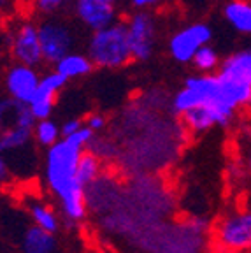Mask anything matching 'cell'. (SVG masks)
I'll use <instances>...</instances> for the list:
<instances>
[{"label":"cell","instance_id":"1","mask_svg":"<svg viewBox=\"0 0 251 253\" xmlns=\"http://www.w3.org/2000/svg\"><path fill=\"white\" fill-rule=\"evenodd\" d=\"M84 150L86 146L76 139L62 137L44 150L41 160L42 181L67 225H79L88 216L86 188L78 179V164Z\"/></svg>","mask_w":251,"mask_h":253},{"label":"cell","instance_id":"2","mask_svg":"<svg viewBox=\"0 0 251 253\" xmlns=\"http://www.w3.org/2000/svg\"><path fill=\"white\" fill-rule=\"evenodd\" d=\"M34 125L30 107L0 90V153L9 160L14 178L36 172L39 148L34 142Z\"/></svg>","mask_w":251,"mask_h":253},{"label":"cell","instance_id":"3","mask_svg":"<svg viewBox=\"0 0 251 253\" xmlns=\"http://www.w3.org/2000/svg\"><path fill=\"white\" fill-rule=\"evenodd\" d=\"M0 46H2L4 60L20 62L39 69L46 67L42 49H41L37 18L30 12L25 11L11 20L2 21Z\"/></svg>","mask_w":251,"mask_h":253},{"label":"cell","instance_id":"4","mask_svg":"<svg viewBox=\"0 0 251 253\" xmlns=\"http://www.w3.org/2000/svg\"><path fill=\"white\" fill-rule=\"evenodd\" d=\"M83 47L98 71H122L133 63L123 18L109 27L86 34Z\"/></svg>","mask_w":251,"mask_h":253},{"label":"cell","instance_id":"5","mask_svg":"<svg viewBox=\"0 0 251 253\" xmlns=\"http://www.w3.org/2000/svg\"><path fill=\"white\" fill-rule=\"evenodd\" d=\"M37 27L46 67H53L62 56L79 49L84 42V32L76 25L69 12L37 18Z\"/></svg>","mask_w":251,"mask_h":253},{"label":"cell","instance_id":"6","mask_svg":"<svg viewBox=\"0 0 251 253\" xmlns=\"http://www.w3.org/2000/svg\"><path fill=\"white\" fill-rule=\"evenodd\" d=\"M216 76L228 104L237 111L251 109V47L223 56Z\"/></svg>","mask_w":251,"mask_h":253},{"label":"cell","instance_id":"7","mask_svg":"<svg viewBox=\"0 0 251 253\" xmlns=\"http://www.w3.org/2000/svg\"><path fill=\"white\" fill-rule=\"evenodd\" d=\"M133 63H149L162 46L164 23L160 12L126 11L123 12Z\"/></svg>","mask_w":251,"mask_h":253},{"label":"cell","instance_id":"8","mask_svg":"<svg viewBox=\"0 0 251 253\" xmlns=\"http://www.w3.org/2000/svg\"><path fill=\"white\" fill-rule=\"evenodd\" d=\"M214 39V28L204 20L188 21L165 37V53L176 65H190L195 53Z\"/></svg>","mask_w":251,"mask_h":253},{"label":"cell","instance_id":"9","mask_svg":"<svg viewBox=\"0 0 251 253\" xmlns=\"http://www.w3.org/2000/svg\"><path fill=\"white\" fill-rule=\"evenodd\" d=\"M216 248L223 253H251V208H236L216 221Z\"/></svg>","mask_w":251,"mask_h":253},{"label":"cell","instance_id":"10","mask_svg":"<svg viewBox=\"0 0 251 253\" xmlns=\"http://www.w3.org/2000/svg\"><path fill=\"white\" fill-rule=\"evenodd\" d=\"M237 118V109L225 100H216L204 106L193 107L179 116L181 125L185 126L186 134L202 135L212 128H227Z\"/></svg>","mask_w":251,"mask_h":253},{"label":"cell","instance_id":"11","mask_svg":"<svg viewBox=\"0 0 251 253\" xmlns=\"http://www.w3.org/2000/svg\"><path fill=\"white\" fill-rule=\"evenodd\" d=\"M41 76L42 69L5 60L4 65H0V90L28 106L39 86Z\"/></svg>","mask_w":251,"mask_h":253},{"label":"cell","instance_id":"12","mask_svg":"<svg viewBox=\"0 0 251 253\" xmlns=\"http://www.w3.org/2000/svg\"><path fill=\"white\" fill-rule=\"evenodd\" d=\"M123 7L106 0H74L69 14L83 32H95L123 18Z\"/></svg>","mask_w":251,"mask_h":253},{"label":"cell","instance_id":"13","mask_svg":"<svg viewBox=\"0 0 251 253\" xmlns=\"http://www.w3.org/2000/svg\"><path fill=\"white\" fill-rule=\"evenodd\" d=\"M69 81L63 78L60 72H56L53 67H46L41 76L39 86L36 90V95L32 97L30 104V113L34 115L36 120L49 118L53 116V111L56 107V99L67 88Z\"/></svg>","mask_w":251,"mask_h":253},{"label":"cell","instance_id":"14","mask_svg":"<svg viewBox=\"0 0 251 253\" xmlns=\"http://www.w3.org/2000/svg\"><path fill=\"white\" fill-rule=\"evenodd\" d=\"M220 14L237 36L251 39V0H225Z\"/></svg>","mask_w":251,"mask_h":253},{"label":"cell","instance_id":"15","mask_svg":"<svg viewBox=\"0 0 251 253\" xmlns=\"http://www.w3.org/2000/svg\"><path fill=\"white\" fill-rule=\"evenodd\" d=\"M53 69L56 72H60L69 83H72V81H79V79H84L93 74L95 65L91 63L90 56L86 53L76 49V51H71L67 53L65 56H62L53 65Z\"/></svg>","mask_w":251,"mask_h":253},{"label":"cell","instance_id":"16","mask_svg":"<svg viewBox=\"0 0 251 253\" xmlns=\"http://www.w3.org/2000/svg\"><path fill=\"white\" fill-rule=\"evenodd\" d=\"M21 250L23 253H58V237L32 223L21 237Z\"/></svg>","mask_w":251,"mask_h":253},{"label":"cell","instance_id":"17","mask_svg":"<svg viewBox=\"0 0 251 253\" xmlns=\"http://www.w3.org/2000/svg\"><path fill=\"white\" fill-rule=\"evenodd\" d=\"M27 211L34 225L41 227L44 230H49V232L58 234L63 220L60 216L58 210H55L51 204H47L42 199H28Z\"/></svg>","mask_w":251,"mask_h":253},{"label":"cell","instance_id":"18","mask_svg":"<svg viewBox=\"0 0 251 253\" xmlns=\"http://www.w3.org/2000/svg\"><path fill=\"white\" fill-rule=\"evenodd\" d=\"M104 172V162L97 157L95 153H91L90 150H84V153L81 155L78 164V179L84 188H90L95 181H97Z\"/></svg>","mask_w":251,"mask_h":253},{"label":"cell","instance_id":"19","mask_svg":"<svg viewBox=\"0 0 251 253\" xmlns=\"http://www.w3.org/2000/svg\"><path fill=\"white\" fill-rule=\"evenodd\" d=\"M60 139H62V128H60V123L53 116L36 120V125H34V142H36V146L39 150L44 151L46 148L53 146Z\"/></svg>","mask_w":251,"mask_h":253},{"label":"cell","instance_id":"20","mask_svg":"<svg viewBox=\"0 0 251 253\" xmlns=\"http://www.w3.org/2000/svg\"><path fill=\"white\" fill-rule=\"evenodd\" d=\"M221 60H223V56L220 55V51L212 46V42H209V44H206V46H202L199 51L195 53V56H193L190 65H192L193 71L199 72V74H216Z\"/></svg>","mask_w":251,"mask_h":253},{"label":"cell","instance_id":"21","mask_svg":"<svg viewBox=\"0 0 251 253\" xmlns=\"http://www.w3.org/2000/svg\"><path fill=\"white\" fill-rule=\"evenodd\" d=\"M28 11L36 18H44V16H55L69 12L74 0H25Z\"/></svg>","mask_w":251,"mask_h":253},{"label":"cell","instance_id":"22","mask_svg":"<svg viewBox=\"0 0 251 253\" xmlns=\"http://www.w3.org/2000/svg\"><path fill=\"white\" fill-rule=\"evenodd\" d=\"M86 150L95 153L104 162V160H109V158H113L114 155H116V144H114L113 137L106 135V132H104V134L93 135V139L90 141Z\"/></svg>","mask_w":251,"mask_h":253},{"label":"cell","instance_id":"23","mask_svg":"<svg viewBox=\"0 0 251 253\" xmlns=\"http://www.w3.org/2000/svg\"><path fill=\"white\" fill-rule=\"evenodd\" d=\"M170 5V0H125V11H153L162 12Z\"/></svg>","mask_w":251,"mask_h":253},{"label":"cell","instance_id":"24","mask_svg":"<svg viewBox=\"0 0 251 253\" xmlns=\"http://www.w3.org/2000/svg\"><path fill=\"white\" fill-rule=\"evenodd\" d=\"M83 120H84V125H86L93 134H104V132H107V128H109V125H111L109 116H106L104 113H100V111L88 113Z\"/></svg>","mask_w":251,"mask_h":253},{"label":"cell","instance_id":"25","mask_svg":"<svg viewBox=\"0 0 251 253\" xmlns=\"http://www.w3.org/2000/svg\"><path fill=\"white\" fill-rule=\"evenodd\" d=\"M25 0H0V21L11 20L14 16L21 14Z\"/></svg>","mask_w":251,"mask_h":253},{"label":"cell","instance_id":"26","mask_svg":"<svg viewBox=\"0 0 251 253\" xmlns=\"http://www.w3.org/2000/svg\"><path fill=\"white\" fill-rule=\"evenodd\" d=\"M12 179H14V172H12L11 164H9V160L5 158V155L0 153V188H2V186H7Z\"/></svg>","mask_w":251,"mask_h":253},{"label":"cell","instance_id":"27","mask_svg":"<svg viewBox=\"0 0 251 253\" xmlns=\"http://www.w3.org/2000/svg\"><path fill=\"white\" fill-rule=\"evenodd\" d=\"M84 125V120L83 118H69L63 123H60V128H62V137H67V135L74 134L78 132L81 126Z\"/></svg>","mask_w":251,"mask_h":253},{"label":"cell","instance_id":"28","mask_svg":"<svg viewBox=\"0 0 251 253\" xmlns=\"http://www.w3.org/2000/svg\"><path fill=\"white\" fill-rule=\"evenodd\" d=\"M106 2H111V4H114V5H120V7L125 5V0H106Z\"/></svg>","mask_w":251,"mask_h":253},{"label":"cell","instance_id":"29","mask_svg":"<svg viewBox=\"0 0 251 253\" xmlns=\"http://www.w3.org/2000/svg\"><path fill=\"white\" fill-rule=\"evenodd\" d=\"M246 167H248V170L251 172V151L248 153V157H246Z\"/></svg>","mask_w":251,"mask_h":253},{"label":"cell","instance_id":"30","mask_svg":"<svg viewBox=\"0 0 251 253\" xmlns=\"http://www.w3.org/2000/svg\"><path fill=\"white\" fill-rule=\"evenodd\" d=\"M0 30H2V21H0ZM4 58V53H2V46H0V60Z\"/></svg>","mask_w":251,"mask_h":253}]
</instances>
